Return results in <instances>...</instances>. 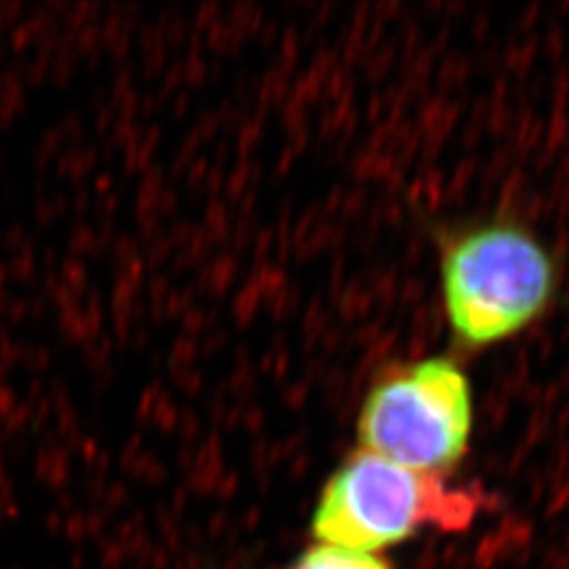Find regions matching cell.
<instances>
[{"label":"cell","instance_id":"obj_1","mask_svg":"<svg viewBox=\"0 0 569 569\" xmlns=\"http://www.w3.org/2000/svg\"><path fill=\"white\" fill-rule=\"evenodd\" d=\"M439 272L449 331L462 350L521 336L549 312L559 291L552 251L528 226L509 218L448 234Z\"/></svg>","mask_w":569,"mask_h":569},{"label":"cell","instance_id":"obj_2","mask_svg":"<svg viewBox=\"0 0 569 569\" xmlns=\"http://www.w3.org/2000/svg\"><path fill=\"white\" fill-rule=\"evenodd\" d=\"M472 427V382L460 361L446 355L380 373L357 418L359 449L435 477L462 462Z\"/></svg>","mask_w":569,"mask_h":569},{"label":"cell","instance_id":"obj_3","mask_svg":"<svg viewBox=\"0 0 569 569\" xmlns=\"http://www.w3.org/2000/svg\"><path fill=\"white\" fill-rule=\"evenodd\" d=\"M475 515V493L357 449L329 477L312 533L321 545L373 552L430 526L460 531Z\"/></svg>","mask_w":569,"mask_h":569},{"label":"cell","instance_id":"obj_4","mask_svg":"<svg viewBox=\"0 0 569 569\" xmlns=\"http://www.w3.org/2000/svg\"><path fill=\"white\" fill-rule=\"evenodd\" d=\"M293 569H390V566L373 552L319 545L305 552Z\"/></svg>","mask_w":569,"mask_h":569}]
</instances>
